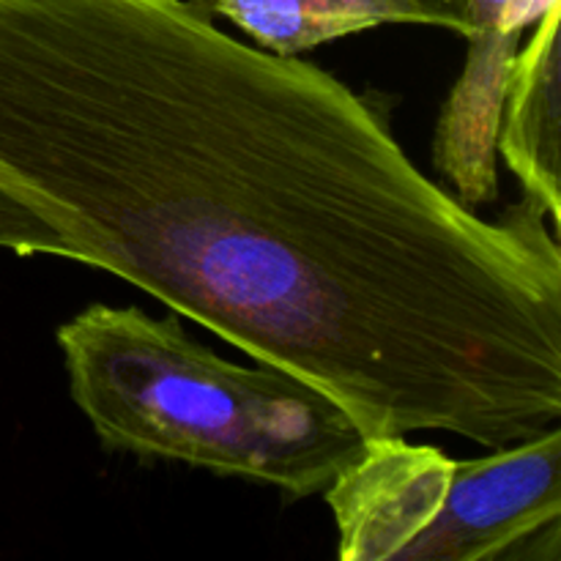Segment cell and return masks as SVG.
<instances>
[{
  "label": "cell",
  "instance_id": "obj_4",
  "mask_svg": "<svg viewBox=\"0 0 561 561\" xmlns=\"http://www.w3.org/2000/svg\"><path fill=\"white\" fill-rule=\"evenodd\" d=\"M469 42L466 66L438 115L433 168L471 208L502 195L496 137L520 36L559 0H458Z\"/></svg>",
  "mask_w": 561,
  "mask_h": 561
},
{
  "label": "cell",
  "instance_id": "obj_9",
  "mask_svg": "<svg viewBox=\"0 0 561 561\" xmlns=\"http://www.w3.org/2000/svg\"><path fill=\"white\" fill-rule=\"evenodd\" d=\"M422 3H425L427 9H433L438 16H442L444 25H447V31H455L458 36H463L466 22H463V16H460L458 0H422Z\"/></svg>",
  "mask_w": 561,
  "mask_h": 561
},
{
  "label": "cell",
  "instance_id": "obj_1",
  "mask_svg": "<svg viewBox=\"0 0 561 561\" xmlns=\"http://www.w3.org/2000/svg\"><path fill=\"white\" fill-rule=\"evenodd\" d=\"M0 192L365 436L485 449L561 420V247L482 217L392 102L230 36L192 0H0Z\"/></svg>",
  "mask_w": 561,
  "mask_h": 561
},
{
  "label": "cell",
  "instance_id": "obj_5",
  "mask_svg": "<svg viewBox=\"0 0 561 561\" xmlns=\"http://www.w3.org/2000/svg\"><path fill=\"white\" fill-rule=\"evenodd\" d=\"M455 460L409 436H365V447L334 474L323 496L337 526L343 561L416 559V548L447 502Z\"/></svg>",
  "mask_w": 561,
  "mask_h": 561
},
{
  "label": "cell",
  "instance_id": "obj_2",
  "mask_svg": "<svg viewBox=\"0 0 561 561\" xmlns=\"http://www.w3.org/2000/svg\"><path fill=\"white\" fill-rule=\"evenodd\" d=\"M58 345L71 400L107 449L307 499L365 447L327 394L268 365L222 359L175 316L91 305L58 327Z\"/></svg>",
  "mask_w": 561,
  "mask_h": 561
},
{
  "label": "cell",
  "instance_id": "obj_3",
  "mask_svg": "<svg viewBox=\"0 0 561 561\" xmlns=\"http://www.w3.org/2000/svg\"><path fill=\"white\" fill-rule=\"evenodd\" d=\"M561 529L559 425L455 460L447 502L416 548V559L496 561L553 559Z\"/></svg>",
  "mask_w": 561,
  "mask_h": 561
},
{
  "label": "cell",
  "instance_id": "obj_7",
  "mask_svg": "<svg viewBox=\"0 0 561 561\" xmlns=\"http://www.w3.org/2000/svg\"><path fill=\"white\" fill-rule=\"evenodd\" d=\"M203 9L277 55H301L381 25L447 27L422 0H206Z\"/></svg>",
  "mask_w": 561,
  "mask_h": 561
},
{
  "label": "cell",
  "instance_id": "obj_8",
  "mask_svg": "<svg viewBox=\"0 0 561 561\" xmlns=\"http://www.w3.org/2000/svg\"><path fill=\"white\" fill-rule=\"evenodd\" d=\"M0 250H11L22 257L53 255L71 261L69 244L31 208L11 201L5 192H0Z\"/></svg>",
  "mask_w": 561,
  "mask_h": 561
},
{
  "label": "cell",
  "instance_id": "obj_6",
  "mask_svg": "<svg viewBox=\"0 0 561 561\" xmlns=\"http://www.w3.org/2000/svg\"><path fill=\"white\" fill-rule=\"evenodd\" d=\"M524 49H518L502 124H499L496 151L524 186V195L546 208L553 228L561 217V0L540 20Z\"/></svg>",
  "mask_w": 561,
  "mask_h": 561
}]
</instances>
